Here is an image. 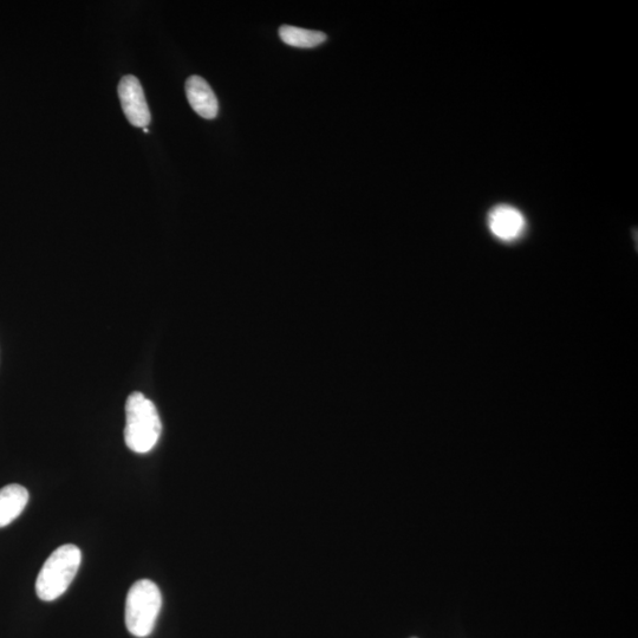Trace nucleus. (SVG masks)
Wrapping results in <instances>:
<instances>
[{"label": "nucleus", "mask_w": 638, "mask_h": 638, "mask_svg": "<svg viewBox=\"0 0 638 638\" xmlns=\"http://www.w3.org/2000/svg\"><path fill=\"white\" fill-rule=\"evenodd\" d=\"M162 423L154 403L145 395L135 392L126 403L125 441L130 451L139 454L151 452L158 444Z\"/></svg>", "instance_id": "nucleus-1"}, {"label": "nucleus", "mask_w": 638, "mask_h": 638, "mask_svg": "<svg viewBox=\"0 0 638 638\" xmlns=\"http://www.w3.org/2000/svg\"><path fill=\"white\" fill-rule=\"evenodd\" d=\"M81 562V550L75 545H63L52 552L37 578L39 600L52 602L61 597L74 581Z\"/></svg>", "instance_id": "nucleus-2"}, {"label": "nucleus", "mask_w": 638, "mask_h": 638, "mask_svg": "<svg viewBox=\"0 0 638 638\" xmlns=\"http://www.w3.org/2000/svg\"><path fill=\"white\" fill-rule=\"evenodd\" d=\"M162 607L161 591L149 579H141L130 588L126 601V627L136 637L153 633Z\"/></svg>", "instance_id": "nucleus-3"}, {"label": "nucleus", "mask_w": 638, "mask_h": 638, "mask_svg": "<svg viewBox=\"0 0 638 638\" xmlns=\"http://www.w3.org/2000/svg\"><path fill=\"white\" fill-rule=\"evenodd\" d=\"M117 91H119L123 113H125L130 125L147 128L151 123L152 116L138 78L133 75L122 77Z\"/></svg>", "instance_id": "nucleus-4"}, {"label": "nucleus", "mask_w": 638, "mask_h": 638, "mask_svg": "<svg viewBox=\"0 0 638 638\" xmlns=\"http://www.w3.org/2000/svg\"><path fill=\"white\" fill-rule=\"evenodd\" d=\"M488 227L494 237L503 242H513L524 233L526 220L517 208L499 205L488 214Z\"/></svg>", "instance_id": "nucleus-5"}, {"label": "nucleus", "mask_w": 638, "mask_h": 638, "mask_svg": "<svg viewBox=\"0 0 638 638\" xmlns=\"http://www.w3.org/2000/svg\"><path fill=\"white\" fill-rule=\"evenodd\" d=\"M186 95L195 113L206 120L216 119L219 113L217 96L203 77L191 76L188 78Z\"/></svg>", "instance_id": "nucleus-6"}, {"label": "nucleus", "mask_w": 638, "mask_h": 638, "mask_svg": "<svg viewBox=\"0 0 638 638\" xmlns=\"http://www.w3.org/2000/svg\"><path fill=\"white\" fill-rule=\"evenodd\" d=\"M29 501V492L17 484L8 485L0 490V527L10 525L23 513Z\"/></svg>", "instance_id": "nucleus-7"}, {"label": "nucleus", "mask_w": 638, "mask_h": 638, "mask_svg": "<svg viewBox=\"0 0 638 638\" xmlns=\"http://www.w3.org/2000/svg\"><path fill=\"white\" fill-rule=\"evenodd\" d=\"M279 37L290 47L310 49L327 41V35L321 31L297 28V26L283 25L279 29Z\"/></svg>", "instance_id": "nucleus-8"}, {"label": "nucleus", "mask_w": 638, "mask_h": 638, "mask_svg": "<svg viewBox=\"0 0 638 638\" xmlns=\"http://www.w3.org/2000/svg\"><path fill=\"white\" fill-rule=\"evenodd\" d=\"M143 132L148 134L149 133V129L148 128H143Z\"/></svg>", "instance_id": "nucleus-9"}]
</instances>
